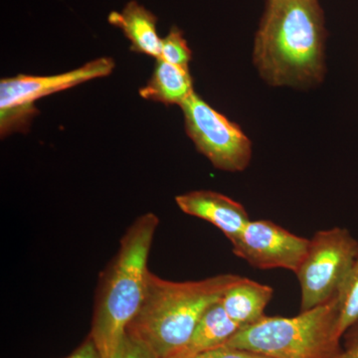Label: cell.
Wrapping results in <instances>:
<instances>
[{
    "label": "cell",
    "instance_id": "cell-1",
    "mask_svg": "<svg viewBox=\"0 0 358 358\" xmlns=\"http://www.w3.org/2000/svg\"><path fill=\"white\" fill-rule=\"evenodd\" d=\"M327 30L319 0H267L253 62L272 87L308 89L326 75Z\"/></svg>",
    "mask_w": 358,
    "mask_h": 358
},
{
    "label": "cell",
    "instance_id": "cell-2",
    "mask_svg": "<svg viewBox=\"0 0 358 358\" xmlns=\"http://www.w3.org/2000/svg\"><path fill=\"white\" fill-rule=\"evenodd\" d=\"M159 224L152 212L138 216L99 280L89 336L103 358L110 357L140 310L150 273L148 256Z\"/></svg>",
    "mask_w": 358,
    "mask_h": 358
},
{
    "label": "cell",
    "instance_id": "cell-3",
    "mask_svg": "<svg viewBox=\"0 0 358 358\" xmlns=\"http://www.w3.org/2000/svg\"><path fill=\"white\" fill-rule=\"evenodd\" d=\"M241 275L220 274L199 281L174 282L148 273L145 298L127 331L159 358L171 357L189 341L203 313Z\"/></svg>",
    "mask_w": 358,
    "mask_h": 358
},
{
    "label": "cell",
    "instance_id": "cell-4",
    "mask_svg": "<svg viewBox=\"0 0 358 358\" xmlns=\"http://www.w3.org/2000/svg\"><path fill=\"white\" fill-rule=\"evenodd\" d=\"M338 294L296 317L265 315L240 329L225 346L270 358H336L341 352Z\"/></svg>",
    "mask_w": 358,
    "mask_h": 358
},
{
    "label": "cell",
    "instance_id": "cell-5",
    "mask_svg": "<svg viewBox=\"0 0 358 358\" xmlns=\"http://www.w3.org/2000/svg\"><path fill=\"white\" fill-rule=\"evenodd\" d=\"M115 61L101 57L77 69L51 75H18L0 81V136L27 134L33 120L39 114L36 101L64 91L91 80L109 76L115 69Z\"/></svg>",
    "mask_w": 358,
    "mask_h": 358
},
{
    "label": "cell",
    "instance_id": "cell-6",
    "mask_svg": "<svg viewBox=\"0 0 358 358\" xmlns=\"http://www.w3.org/2000/svg\"><path fill=\"white\" fill-rule=\"evenodd\" d=\"M358 255V241L345 228L320 230L296 272L301 286L300 313L324 305L338 293Z\"/></svg>",
    "mask_w": 358,
    "mask_h": 358
},
{
    "label": "cell",
    "instance_id": "cell-7",
    "mask_svg": "<svg viewBox=\"0 0 358 358\" xmlns=\"http://www.w3.org/2000/svg\"><path fill=\"white\" fill-rule=\"evenodd\" d=\"M186 134L214 167L240 173L252 159V143L235 122L210 107L196 93L180 106Z\"/></svg>",
    "mask_w": 358,
    "mask_h": 358
},
{
    "label": "cell",
    "instance_id": "cell-8",
    "mask_svg": "<svg viewBox=\"0 0 358 358\" xmlns=\"http://www.w3.org/2000/svg\"><path fill=\"white\" fill-rule=\"evenodd\" d=\"M231 244L234 255L252 267L286 268L296 274L307 255L310 239L296 236L270 220H250Z\"/></svg>",
    "mask_w": 358,
    "mask_h": 358
},
{
    "label": "cell",
    "instance_id": "cell-9",
    "mask_svg": "<svg viewBox=\"0 0 358 358\" xmlns=\"http://www.w3.org/2000/svg\"><path fill=\"white\" fill-rule=\"evenodd\" d=\"M183 213L202 219L222 231L231 243L235 241L249 222V214L236 200L212 190H194L176 197Z\"/></svg>",
    "mask_w": 358,
    "mask_h": 358
},
{
    "label": "cell",
    "instance_id": "cell-10",
    "mask_svg": "<svg viewBox=\"0 0 358 358\" xmlns=\"http://www.w3.org/2000/svg\"><path fill=\"white\" fill-rule=\"evenodd\" d=\"M108 22L119 28L131 42V51L155 58L160 57L162 38L157 33V17L136 0H131L121 11H112Z\"/></svg>",
    "mask_w": 358,
    "mask_h": 358
},
{
    "label": "cell",
    "instance_id": "cell-11",
    "mask_svg": "<svg viewBox=\"0 0 358 358\" xmlns=\"http://www.w3.org/2000/svg\"><path fill=\"white\" fill-rule=\"evenodd\" d=\"M273 294L274 289L268 285L241 277L225 292L219 303L242 329L265 317V308L272 300Z\"/></svg>",
    "mask_w": 358,
    "mask_h": 358
},
{
    "label": "cell",
    "instance_id": "cell-12",
    "mask_svg": "<svg viewBox=\"0 0 358 358\" xmlns=\"http://www.w3.org/2000/svg\"><path fill=\"white\" fill-rule=\"evenodd\" d=\"M138 93L145 100L180 107L194 93L189 68L157 59L152 77Z\"/></svg>",
    "mask_w": 358,
    "mask_h": 358
},
{
    "label": "cell",
    "instance_id": "cell-13",
    "mask_svg": "<svg viewBox=\"0 0 358 358\" xmlns=\"http://www.w3.org/2000/svg\"><path fill=\"white\" fill-rule=\"evenodd\" d=\"M240 329L241 327L231 319L217 301L203 313L189 341L174 355H196L220 348L225 345Z\"/></svg>",
    "mask_w": 358,
    "mask_h": 358
},
{
    "label": "cell",
    "instance_id": "cell-14",
    "mask_svg": "<svg viewBox=\"0 0 358 358\" xmlns=\"http://www.w3.org/2000/svg\"><path fill=\"white\" fill-rule=\"evenodd\" d=\"M338 334L343 338L348 327L358 320V255L338 291Z\"/></svg>",
    "mask_w": 358,
    "mask_h": 358
},
{
    "label": "cell",
    "instance_id": "cell-15",
    "mask_svg": "<svg viewBox=\"0 0 358 358\" xmlns=\"http://www.w3.org/2000/svg\"><path fill=\"white\" fill-rule=\"evenodd\" d=\"M192 58V52L183 36L182 30L178 26H173L166 36L162 38L159 59L179 67L189 68Z\"/></svg>",
    "mask_w": 358,
    "mask_h": 358
},
{
    "label": "cell",
    "instance_id": "cell-16",
    "mask_svg": "<svg viewBox=\"0 0 358 358\" xmlns=\"http://www.w3.org/2000/svg\"><path fill=\"white\" fill-rule=\"evenodd\" d=\"M109 358H159V357L143 341L126 331Z\"/></svg>",
    "mask_w": 358,
    "mask_h": 358
},
{
    "label": "cell",
    "instance_id": "cell-17",
    "mask_svg": "<svg viewBox=\"0 0 358 358\" xmlns=\"http://www.w3.org/2000/svg\"><path fill=\"white\" fill-rule=\"evenodd\" d=\"M167 358H270L257 353L238 350L229 346H220L207 352L196 353V355H173Z\"/></svg>",
    "mask_w": 358,
    "mask_h": 358
},
{
    "label": "cell",
    "instance_id": "cell-18",
    "mask_svg": "<svg viewBox=\"0 0 358 358\" xmlns=\"http://www.w3.org/2000/svg\"><path fill=\"white\" fill-rule=\"evenodd\" d=\"M343 345L336 358H358V320L343 334Z\"/></svg>",
    "mask_w": 358,
    "mask_h": 358
},
{
    "label": "cell",
    "instance_id": "cell-19",
    "mask_svg": "<svg viewBox=\"0 0 358 358\" xmlns=\"http://www.w3.org/2000/svg\"><path fill=\"white\" fill-rule=\"evenodd\" d=\"M65 358H103L91 336L85 339L70 355Z\"/></svg>",
    "mask_w": 358,
    "mask_h": 358
}]
</instances>
